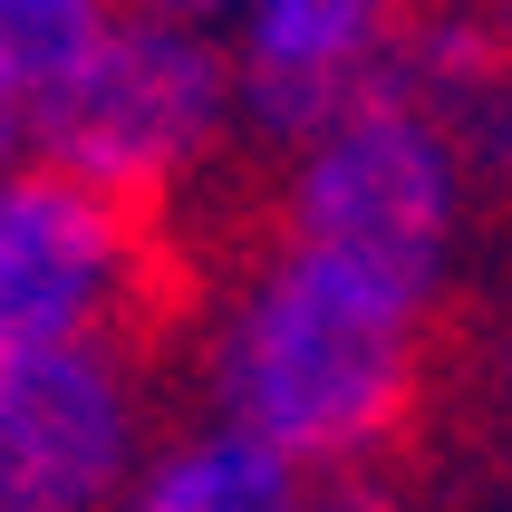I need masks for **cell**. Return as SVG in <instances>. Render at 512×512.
Returning a JSON list of instances; mask_svg holds the SVG:
<instances>
[{
    "label": "cell",
    "mask_w": 512,
    "mask_h": 512,
    "mask_svg": "<svg viewBox=\"0 0 512 512\" xmlns=\"http://www.w3.org/2000/svg\"><path fill=\"white\" fill-rule=\"evenodd\" d=\"M435 300L310 242H261L203 310L213 426L271 445L310 484L368 474L426 397Z\"/></svg>",
    "instance_id": "6da1fadb"
},
{
    "label": "cell",
    "mask_w": 512,
    "mask_h": 512,
    "mask_svg": "<svg viewBox=\"0 0 512 512\" xmlns=\"http://www.w3.org/2000/svg\"><path fill=\"white\" fill-rule=\"evenodd\" d=\"M474 223V145L445 107L377 87L358 107H339L329 126L290 136L281 165V242L339 252L377 281L445 300Z\"/></svg>",
    "instance_id": "7a4b0ae2"
},
{
    "label": "cell",
    "mask_w": 512,
    "mask_h": 512,
    "mask_svg": "<svg viewBox=\"0 0 512 512\" xmlns=\"http://www.w3.org/2000/svg\"><path fill=\"white\" fill-rule=\"evenodd\" d=\"M232 126H242V87H232L223 39L116 10L107 39L29 116V155H49L58 174L145 213L155 194H184L232 145Z\"/></svg>",
    "instance_id": "3957f363"
},
{
    "label": "cell",
    "mask_w": 512,
    "mask_h": 512,
    "mask_svg": "<svg viewBox=\"0 0 512 512\" xmlns=\"http://www.w3.org/2000/svg\"><path fill=\"white\" fill-rule=\"evenodd\" d=\"M155 310V232L49 155L0 165V358L107 348Z\"/></svg>",
    "instance_id": "277c9868"
},
{
    "label": "cell",
    "mask_w": 512,
    "mask_h": 512,
    "mask_svg": "<svg viewBox=\"0 0 512 512\" xmlns=\"http://www.w3.org/2000/svg\"><path fill=\"white\" fill-rule=\"evenodd\" d=\"M155 435V377L126 339L0 358V512H116Z\"/></svg>",
    "instance_id": "5b68a950"
},
{
    "label": "cell",
    "mask_w": 512,
    "mask_h": 512,
    "mask_svg": "<svg viewBox=\"0 0 512 512\" xmlns=\"http://www.w3.org/2000/svg\"><path fill=\"white\" fill-rule=\"evenodd\" d=\"M406 0H242L223 20V58L242 87V126L261 136H310L339 107L377 97L406 49Z\"/></svg>",
    "instance_id": "8992f818"
},
{
    "label": "cell",
    "mask_w": 512,
    "mask_h": 512,
    "mask_svg": "<svg viewBox=\"0 0 512 512\" xmlns=\"http://www.w3.org/2000/svg\"><path fill=\"white\" fill-rule=\"evenodd\" d=\"M310 493L319 484L300 464H281L271 445L203 416V426L155 435V455L136 464V484H126L116 512H310Z\"/></svg>",
    "instance_id": "52a82bcc"
},
{
    "label": "cell",
    "mask_w": 512,
    "mask_h": 512,
    "mask_svg": "<svg viewBox=\"0 0 512 512\" xmlns=\"http://www.w3.org/2000/svg\"><path fill=\"white\" fill-rule=\"evenodd\" d=\"M107 20L116 0H0V107L29 126L49 107V87L107 39Z\"/></svg>",
    "instance_id": "ba28073f"
},
{
    "label": "cell",
    "mask_w": 512,
    "mask_h": 512,
    "mask_svg": "<svg viewBox=\"0 0 512 512\" xmlns=\"http://www.w3.org/2000/svg\"><path fill=\"white\" fill-rule=\"evenodd\" d=\"M310 512H426L416 493H397L387 474H339V484H319Z\"/></svg>",
    "instance_id": "9c48e42d"
},
{
    "label": "cell",
    "mask_w": 512,
    "mask_h": 512,
    "mask_svg": "<svg viewBox=\"0 0 512 512\" xmlns=\"http://www.w3.org/2000/svg\"><path fill=\"white\" fill-rule=\"evenodd\" d=\"M126 20H174V29H213L223 39V20L242 10V0H116Z\"/></svg>",
    "instance_id": "30bf717a"
},
{
    "label": "cell",
    "mask_w": 512,
    "mask_h": 512,
    "mask_svg": "<svg viewBox=\"0 0 512 512\" xmlns=\"http://www.w3.org/2000/svg\"><path fill=\"white\" fill-rule=\"evenodd\" d=\"M20 155H29V126H20L10 107H0V165H20Z\"/></svg>",
    "instance_id": "8fae6325"
},
{
    "label": "cell",
    "mask_w": 512,
    "mask_h": 512,
    "mask_svg": "<svg viewBox=\"0 0 512 512\" xmlns=\"http://www.w3.org/2000/svg\"><path fill=\"white\" fill-rule=\"evenodd\" d=\"M484 29H493V39L512 49V0H484Z\"/></svg>",
    "instance_id": "7c38bea8"
}]
</instances>
